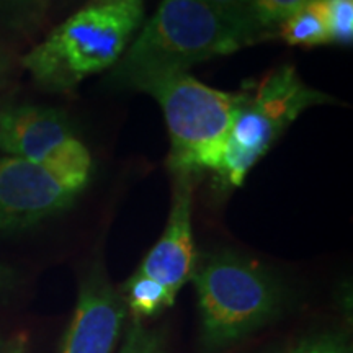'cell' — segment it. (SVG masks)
<instances>
[{
	"label": "cell",
	"mask_w": 353,
	"mask_h": 353,
	"mask_svg": "<svg viewBox=\"0 0 353 353\" xmlns=\"http://www.w3.org/2000/svg\"><path fill=\"white\" fill-rule=\"evenodd\" d=\"M255 41L205 0H162L117 63L113 82L134 88L145 79L187 72L203 61L228 56Z\"/></svg>",
	"instance_id": "6da1fadb"
},
{
	"label": "cell",
	"mask_w": 353,
	"mask_h": 353,
	"mask_svg": "<svg viewBox=\"0 0 353 353\" xmlns=\"http://www.w3.org/2000/svg\"><path fill=\"white\" fill-rule=\"evenodd\" d=\"M143 19V0H88L23 57V65L44 90L70 92L117 65Z\"/></svg>",
	"instance_id": "7a4b0ae2"
},
{
	"label": "cell",
	"mask_w": 353,
	"mask_h": 353,
	"mask_svg": "<svg viewBox=\"0 0 353 353\" xmlns=\"http://www.w3.org/2000/svg\"><path fill=\"white\" fill-rule=\"evenodd\" d=\"M190 280L196 290L206 353H219L244 341L278 319L286 304L283 283L232 250L205 255Z\"/></svg>",
	"instance_id": "3957f363"
},
{
	"label": "cell",
	"mask_w": 353,
	"mask_h": 353,
	"mask_svg": "<svg viewBox=\"0 0 353 353\" xmlns=\"http://www.w3.org/2000/svg\"><path fill=\"white\" fill-rule=\"evenodd\" d=\"M161 105L170 136L169 169L174 174L219 170L241 94L196 81L188 72H169L139 82Z\"/></svg>",
	"instance_id": "277c9868"
},
{
	"label": "cell",
	"mask_w": 353,
	"mask_h": 353,
	"mask_svg": "<svg viewBox=\"0 0 353 353\" xmlns=\"http://www.w3.org/2000/svg\"><path fill=\"white\" fill-rule=\"evenodd\" d=\"M335 101L303 82L296 68L286 64L270 70L250 90L241 92L229 130L221 182L241 187L252 167L307 108Z\"/></svg>",
	"instance_id": "5b68a950"
},
{
	"label": "cell",
	"mask_w": 353,
	"mask_h": 353,
	"mask_svg": "<svg viewBox=\"0 0 353 353\" xmlns=\"http://www.w3.org/2000/svg\"><path fill=\"white\" fill-rule=\"evenodd\" d=\"M0 151L46 167L61 182L76 187L90 180L94 167L68 117L39 105L0 110Z\"/></svg>",
	"instance_id": "8992f818"
},
{
	"label": "cell",
	"mask_w": 353,
	"mask_h": 353,
	"mask_svg": "<svg viewBox=\"0 0 353 353\" xmlns=\"http://www.w3.org/2000/svg\"><path fill=\"white\" fill-rule=\"evenodd\" d=\"M77 193L46 167L20 157H0V231H20L69 208Z\"/></svg>",
	"instance_id": "52a82bcc"
},
{
	"label": "cell",
	"mask_w": 353,
	"mask_h": 353,
	"mask_svg": "<svg viewBox=\"0 0 353 353\" xmlns=\"http://www.w3.org/2000/svg\"><path fill=\"white\" fill-rule=\"evenodd\" d=\"M128 306L97 259L83 276L76 311L61 353H112L120 339Z\"/></svg>",
	"instance_id": "ba28073f"
},
{
	"label": "cell",
	"mask_w": 353,
	"mask_h": 353,
	"mask_svg": "<svg viewBox=\"0 0 353 353\" xmlns=\"http://www.w3.org/2000/svg\"><path fill=\"white\" fill-rule=\"evenodd\" d=\"M193 176L187 172L174 174V193L165 229L138 268L139 273L164 285L175 298L192 278L196 265L192 229Z\"/></svg>",
	"instance_id": "9c48e42d"
},
{
	"label": "cell",
	"mask_w": 353,
	"mask_h": 353,
	"mask_svg": "<svg viewBox=\"0 0 353 353\" xmlns=\"http://www.w3.org/2000/svg\"><path fill=\"white\" fill-rule=\"evenodd\" d=\"M280 37L290 46L316 48L329 44L327 23H325L322 0H312L280 23Z\"/></svg>",
	"instance_id": "30bf717a"
},
{
	"label": "cell",
	"mask_w": 353,
	"mask_h": 353,
	"mask_svg": "<svg viewBox=\"0 0 353 353\" xmlns=\"http://www.w3.org/2000/svg\"><path fill=\"white\" fill-rule=\"evenodd\" d=\"M120 291L126 301L128 311L132 317L139 319L157 314L175 303V296L164 285L138 270L121 286Z\"/></svg>",
	"instance_id": "8fae6325"
},
{
	"label": "cell",
	"mask_w": 353,
	"mask_h": 353,
	"mask_svg": "<svg viewBox=\"0 0 353 353\" xmlns=\"http://www.w3.org/2000/svg\"><path fill=\"white\" fill-rule=\"evenodd\" d=\"M330 43L352 46L353 0H322Z\"/></svg>",
	"instance_id": "7c38bea8"
},
{
	"label": "cell",
	"mask_w": 353,
	"mask_h": 353,
	"mask_svg": "<svg viewBox=\"0 0 353 353\" xmlns=\"http://www.w3.org/2000/svg\"><path fill=\"white\" fill-rule=\"evenodd\" d=\"M312 0H252L250 19L259 32L268 26L280 25L285 19L306 7Z\"/></svg>",
	"instance_id": "4fadbf2b"
},
{
	"label": "cell",
	"mask_w": 353,
	"mask_h": 353,
	"mask_svg": "<svg viewBox=\"0 0 353 353\" xmlns=\"http://www.w3.org/2000/svg\"><path fill=\"white\" fill-rule=\"evenodd\" d=\"M120 353H165V335L159 329L145 327L139 317H132Z\"/></svg>",
	"instance_id": "5bb4252c"
},
{
	"label": "cell",
	"mask_w": 353,
	"mask_h": 353,
	"mask_svg": "<svg viewBox=\"0 0 353 353\" xmlns=\"http://www.w3.org/2000/svg\"><path fill=\"white\" fill-rule=\"evenodd\" d=\"M205 2L210 7H213L216 12H219L224 19H228L244 32L252 34L254 38H257V34H260L252 23V19H250L252 0H205Z\"/></svg>",
	"instance_id": "9a60e30c"
},
{
	"label": "cell",
	"mask_w": 353,
	"mask_h": 353,
	"mask_svg": "<svg viewBox=\"0 0 353 353\" xmlns=\"http://www.w3.org/2000/svg\"><path fill=\"white\" fill-rule=\"evenodd\" d=\"M291 353H350L345 339L337 334H321L304 339Z\"/></svg>",
	"instance_id": "2e32d148"
},
{
	"label": "cell",
	"mask_w": 353,
	"mask_h": 353,
	"mask_svg": "<svg viewBox=\"0 0 353 353\" xmlns=\"http://www.w3.org/2000/svg\"><path fill=\"white\" fill-rule=\"evenodd\" d=\"M48 0H0V8L17 23H32L46 8Z\"/></svg>",
	"instance_id": "e0dca14e"
},
{
	"label": "cell",
	"mask_w": 353,
	"mask_h": 353,
	"mask_svg": "<svg viewBox=\"0 0 353 353\" xmlns=\"http://www.w3.org/2000/svg\"><path fill=\"white\" fill-rule=\"evenodd\" d=\"M28 352V335L20 332L8 339L7 348L3 353H26Z\"/></svg>",
	"instance_id": "ac0fdd59"
},
{
	"label": "cell",
	"mask_w": 353,
	"mask_h": 353,
	"mask_svg": "<svg viewBox=\"0 0 353 353\" xmlns=\"http://www.w3.org/2000/svg\"><path fill=\"white\" fill-rule=\"evenodd\" d=\"M13 285H15V272L7 265L0 263V293L10 290Z\"/></svg>",
	"instance_id": "d6986e66"
},
{
	"label": "cell",
	"mask_w": 353,
	"mask_h": 353,
	"mask_svg": "<svg viewBox=\"0 0 353 353\" xmlns=\"http://www.w3.org/2000/svg\"><path fill=\"white\" fill-rule=\"evenodd\" d=\"M8 69H10V61H8V56L2 50V46H0V83L6 81Z\"/></svg>",
	"instance_id": "ffe728a7"
},
{
	"label": "cell",
	"mask_w": 353,
	"mask_h": 353,
	"mask_svg": "<svg viewBox=\"0 0 353 353\" xmlns=\"http://www.w3.org/2000/svg\"><path fill=\"white\" fill-rule=\"evenodd\" d=\"M7 343H8V341H6V339H2V337H0V353H3V352H6V348H7Z\"/></svg>",
	"instance_id": "44dd1931"
}]
</instances>
